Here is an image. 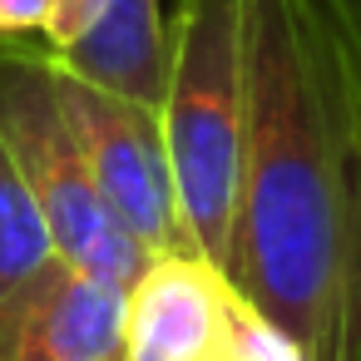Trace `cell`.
<instances>
[{
	"instance_id": "cell-5",
	"label": "cell",
	"mask_w": 361,
	"mask_h": 361,
	"mask_svg": "<svg viewBox=\"0 0 361 361\" xmlns=\"http://www.w3.org/2000/svg\"><path fill=\"white\" fill-rule=\"evenodd\" d=\"M129 287L55 257L0 302V361H124Z\"/></svg>"
},
{
	"instance_id": "cell-11",
	"label": "cell",
	"mask_w": 361,
	"mask_h": 361,
	"mask_svg": "<svg viewBox=\"0 0 361 361\" xmlns=\"http://www.w3.org/2000/svg\"><path fill=\"white\" fill-rule=\"evenodd\" d=\"M50 20V0H0V40L40 35Z\"/></svg>"
},
{
	"instance_id": "cell-9",
	"label": "cell",
	"mask_w": 361,
	"mask_h": 361,
	"mask_svg": "<svg viewBox=\"0 0 361 361\" xmlns=\"http://www.w3.org/2000/svg\"><path fill=\"white\" fill-rule=\"evenodd\" d=\"M213 361H307L267 317H257L247 302L238 307V317H233V326H228V336H223V346L213 351Z\"/></svg>"
},
{
	"instance_id": "cell-8",
	"label": "cell",
	"mask_w": 361,
	"mask_h": 361,
	"mask_svg": "<svg viewBox=\"0 0 361 361\" xmlns=\"http://www.w3.org/2000/svg\"><path fill=\"white\" fill-rule=\"evenodd\" d=\"M60 257L50 218L30 188V178L20 173L6 134H0V302L16 287H25L35 272H45Z\"/></svg>"
},
{
	"instance_id": "cell-10",
	"label": "cell",
	"mask_w": 361,
	"mask_h": 361,
	"mask_svg": "<svg viewBox=\"0 0 361 361\" xmlns=\"http://www.w3.org/2000/svg\"><path fill=\"white\" fill-rule=\"evenodd\" d=\"M104 6L109 0H50V20H45V45L55 50V55H65L70 45H80L90 30H94V20L104 16Z\"/></svg>"
},
{
	"instance_id": "cell-4",
	"label": "cell",
	"mask_w": 361,
	"mask_h": 361,
	"mask_svg": "<svg viewBox=\"0 0 361 361\" xmlns=\"http://www.w3.org/2000/svg\"><path fill=\"white\" fill-rule=\"evenodd\" d=\"M55 80H60L65 114L85 144L90 173H94L104 203L114 208V218L149 247V257L198 252L193 233L183 223V208H178L159 104H144V99H129L109 85H94V80L75 75L60 55H55Z\"/></svg>"
},
{
	"instance_id": "cell-3",
	"label": "cell",
	"mask_w": 361,
	"mask_h": 361,
	"mask_svg": "<svg viewBox=\"0 0 361 361\" xmlns=\"http://www.w3.org/2000/svg\"><path fill=\"white\" fill-rule=\"evenodd\" d=\"M0 134L50 218L60 257H70L94 277L134 287L154 257L104 203L85 144L65 114L50 50H35L25 40H0Z\"/></svg>"
},
{
	"instance_id": "cell-7",
	"label": "cell",
	"mask_w": 361,
	"mask_h": 361,
	"mask_svg": "<svg viewBox=\"0 0 361 361\" xmlns=\"http://www.w3.org/2000/svg\"><path fill=\"white\" fill-rule=\"evenodd\" d=\"M50 50V45H45ZM75 75L109 85L129 99L164 104L169 85V20L159 0H109L94 30L60 55Z\"/></svg>"
},
{
	"instance_id": "cell-2",
	"label": "cell",
	"mask_w": 361,
	"mask_h": 361,
	"mask_svg": "<svg viewBox=\"0 0 361 361\" xmlns=\"http://www.w3.org/2000/svg\"><path fill=\"white\" fill-rule=\"evenodd\" d=\"M164 139L193 247L223 267L243 183V0H178L169 20Z\"/></svg>"
},
{
	"instance_id": "cell-1",
	"label": "cell",
	"mask_w": 361,
	"mask_h": 361,
	"mask_svg": "<svg viewBox=\"0 0 361 361\" xmlns=\"http://www.w3.org/2000/svg\"><path fill=\"white\" fill-rule=\"evenodd\" d=\"M243 70L223 277L307 361H361V0H243Z\"/></svg>"
},
{
	"instance_id": "cell-6",
	"label": "cell",
	"mask_w": 361,
	"mask_h": 361,
	"mask_svg": "<svg viewBox=\"0 0 361 361\" xmlns=\"http://www.w3.org/2000/svg\"><path fill=\"white\" fill-rule=\"evenodd\" d=\"M243 297L198 252H169L129 287V351L124 361H213Z\"/></svg>"
}]
</instances>
